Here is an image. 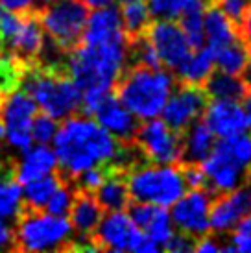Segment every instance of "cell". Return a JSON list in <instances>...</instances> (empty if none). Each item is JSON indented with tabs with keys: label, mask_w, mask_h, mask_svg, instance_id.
I'll return each mask as SVG.
<instances>
[{
	"label": "cell",
	"mask_w": 251,
	"mask_h": 253,
	"mask_svg": "<svg viewBox=\"0 0 251 253\" xmlns=\"http://www.w3.org/2000/svg\"><path fill=\"white\" fill-rule=\"evenodd\" d=\"M222 246L214 237H210L209 233L207 235H203L200 239H196V244H194V252L198 253H216V252H222Z\"/></svg>",
	"instance_id": "cell-37"
},
{
	"label": "cell",
	"mask_w": 251,
	"mask_h": 253,
	"mask_svg": "<svg viewBox=\"0 0 251 253\" xmlns=\"http://www.w3.org/2000/svg\"><path fill=\"white\" fill-rule=\"evenodd\" d=\"M120 4H124V2H135V0H119Z\"/></svg>",
	"instance_id": "cell-45"
},
{
	"label": "cell",
	"mask_w": 251,
	"mask_h": 253,
	"mask_svg": "<svg viewBox=\"0 0 251 253\" xmlns=\"http://www.w3.org/2000/svg\"><path fill=\"white\" fill-rule=\"evenodd\" d=\"M244 102V111H246V117H248V127L251 129V91L246 94V98L242 100Z\"/></svg>",
	"instance_id": "cell-41"
},
{
	"label": "cell",
	"mask_w": 251,
	"mask_h": 253,
	"mask_svg": "<svg viewBox=\"0 0 251 253\" xmlns=\"http://www.w3.org/2000/svg\"><path fill=\"white\" fill-rule=\"evenodd\" d=\"M214 146L229 155L233 161L251 170V137L246 133H237L231 137H220Z\"/></svg>",
	"instance_id": "cell-30"
},
{
	"label": "cell",
	"mask_w": 251,
	"mask_h": 253,
	"mask_svg": "<svg viewBox=\"0 0 251 253\" xmlns=\"http://www.w3.org/2000/svg\"><path fill=\"white\" fill-rule=\"evenodd\" d=\"M209 100L203 85H190L175 80V91L170 92L161 111L163 120L175 133H183L194 120L202 119Z\"/></svg>",
	"instance_id": "cell-8"
},
{
	"label": "cell",
	"mask_w": 251,
	"mask_h": 253,
	"mask_svg": "<svg viewBox=\"0 0 251 253\" xmlns=\"http://www.w3.org/2000/svg\"><path fill=\"white\" fill-rule=\"evenodd\" d=\"M194 244H196V239L194 237H190L187 233H172L168 240L163 244V248L170 253H187V252H194Z\"/></svg>",
	"instance_id": "cell-34"
},
{
	"label": "cell",
	"mask_w": 251,
	"mask_h": 253,
	"mask_svg": "<svg viewBox=\"0 0 251 253\" xmlns=\"http://www.w3.org/2000/svg\"><path fill=\"white\" fill-rule=\"evenodd\" d=\"M214 71V50L203 44L194 50L187 61L175 71V80L190 85H203Z\"/></svg>",
	"instance_id": "cell-25"
},
{
	"label": "cell",
	"mask_w": 251,
	"mask_h": 253,
	"mask_svg": "<svg viewBox=\"0 0 251 253\" xmlns=\"http://www.w3.org/2000/svg\"><path fill=\"white\" fill-rule=\"evenodd\" d=\"M196 0H148V7H150L152 17H155V19L175 21Z\"/></svg>",
	"instance_id": "cell-32"
},
{
	"label": "cell",
	"mask_w": 251,
	"mask_h": 253,
	"mask_svg": "<svg viewBox=\"0 0 251 253\" xmlns=\"http://www.w3.org/2000/svg\"><path fill=\"white\" fill-rule=\"evenodd\" d=\"M46 41V34L41 24L39 13L34 7L21 11V26L9 37L4 46L22 65L24 72L39 63Z\"/></svg>",
	"instance_id": "cell-11"
},
{
	"label": "cell",
	"mask_w": 251,
	"mask_h": 253,
	"mask_svg": "<svg viewBox=\"0 0 251 253\" xmlns=\"http://www.w3.org/2000/svg\"><path fill=\"white\" fill-rule=\"evenodd\" d=\"M92 117H96L98 124L120 142L133 141V135L140 124L137 117L126 106H122L120 100L113 92L100 104Z\"/></svg>",
	"instance_id": "cell-17"
},
{
	"label": "cell",
	"mask_w": 251,
	"mask_h": 253,
	"mask_svg": "<svg viewBox=\"0 0 251 253\" xmlns=\"http://www.w3.org/2000/svg\"><path fill=\"white\" fill-rule=\"evenodd\" d=\"M35 113H37V104L26 91L15 89L6 96L0 115L6 126V139L11 148L19 152H26L32 146L34 139H32L30 127H32Z\"/></svg>",
	"instance_id": "cell-9"
},
{
	"label": "cell",
	"mask_w": 251,
	"mask_h": 253,
	"mask_svg": "<svg viewBox=\"0 0 251 253\" xmlns=\"http://www.w3.org/2000/svg\"><path fill=\"white\" fill-rule=\"evenodd\" d=\"M2 13H4V7L0 6V17H2Z\"/></svg>",
	"instance_id": "cell-46"
},
{
	"label": "cell",
	"mask_w": 251,
	"mask_h": 253,
	"mask_svg": "<svg viewBox=\"0 0 251 253\" xmlns=\"http://www.w3.org/2000/svg\"><path fill=\"white\" fill-rule=\"evenodd\" d=\"M35 11L39 13L46 37L65 54L82 44L89 19V7L84 0H56Z\"/></svg>",
	"instance_id": "cell-6"
},
{
	"label": "cell",
	"mask_w": 251,
	"mask_h": 253,
	"mask_svg": "<svg viewBox=\"0 0 251 253\" xmlns=\"http://www.w3.org/2000/svg\"><path fill=\"white\" fill-rule=\"evenodd\" d=\"M122 17V30H124L126 41H133L137 37L146 34L148 26L152 24V13L144 0L124 2L120 7Z\"/></svg>",
	"instance_id": "cell-26"
},
{
	"label": "cell",
	"mask_w": 251,
	"mask_h": 253,
	"mask_svg": "<svg viewBox=\"0 0 251 253\" xmlns=\"http://www.w3.org/2000/svg\"><path fill=\"white\" fill-rule=\"evenodd\" d=\"M135 231L137 225L124 211H109L102 216L89 240L96 252H129Z\"/></svg>",
	"instance_id": "cell-15"
},
{
	"label": "cell",
	"mask_w": 251,
	"mask_h": 253,
	"mask_svg": "<svg viewBox=\"0 0 251 253\" xmlns=\"http://www.w3.org/2000/svg\"><path fill=\"white\" fill-rule=\"evenodd\" d=\"M120 36H124L120 11L113 6H105L89 13L82 42H100Z\"/></svg>",
	"instance_id": "cell-21"
},
{
	"label": "cell",
	"mask_w": 251,
	"mask_h": 253,
	"mask_svg": "<svg viewBox=\"0 0 251 253\" xmlns=\"http://www.w3.org/2000/svg\"><path fill=\"white\" fill-rule=\"evenodd\" d=\"M32 139L37 141L39 144H48L50 141H54V135L57 131V120L54 117H50L46 113H35L34 120H32Z\"/></svg>",
	"instance_id": "cell-33"
},
{
	"label": "cell",
	"mask_w": 251,
	"mask_h": 253,
	"mask_svg": "<svg viewBox=\"0 0 251 253\" xmlns=\"http://www.w3.org/2000/svg\"><path fill=\"white\" fill-rule=\"evenodd\" d=\"M203 11L205 4L202 0H196L192 6H188L181 15H179V26L183 28L185 36L192 50L202 48L205 44V32H203Z\"/></svg>",
	"instance_id": "cell-29"
},
{
	"label": "cell",
	"mask_w": 251,
	"mask_h": 253,
	"mask_svg": "<svg viewBox=\"0 0 251 253\" xmlns=\"http://www.w3.org/2000/svg\"><path fill=\"white\" fill-rule=\"evenodd\" d=\"M203 32H205V39H207V46L216 52L225 44L238 41L237 26L227 19V15L216 4H209L205 6L203 11Z\"/></svg>",
	"instance_id": "cell-23"
},
{
	"label": "cell",
	"mask_w": 251,
	"mask_h": 253,
	"mask_svg": "<svg viewBox=\"0 0 251 253\" xmlns=\"http://www.w3.org/2000/svg\"><path fill=\"white\" fill-rule=\"evenodd\" d=\"M202 119L218 137H231V135L244 133L248 129V117H246L244 107L233 100L210 98Z\"/></svg>",
	"instance_id": "cell-16"
},
{
	"label": "cell",
	"mask_w": 251,
	"mask_h": 253,
	"mask_svg": "<svg viewBox=\"0 0 251 253\" xmlns=\"http://www.w3.org/2000/svg\"><path fill=\"white\" fill-rule=\"evenodd\" d=\"M34 4V0H0V6L7 11H26Z\"/></svg>",
	"instance_id": "cell-38"
},
{
	"label": "cell",
	"mask_w": 251,
	"mask_h": 253,
	"mask_svg": "<svg viewBox=\"0 0 251 253\" xmlns=\"http://www.w3.org/2000/svg\"><path fill=\"white\" fill-rule=\"evenodd\" d=\"M203 89L209 94V98L214 100H233L242 102L246 94L251 91V87L246 84V80L238 74H227L222 71H212L207 82L203 84Z\"/></svg>",
	"instance_id": "cell-24"
},
{
	"label": "cell",
	"mask_w": 251,
	"mask_h": 253,
	"mask_svg": "<svg viewBox=\"0 0 251 253\" xmlns=\"http://www.w3.org/2000/svg\"><path fill=\"white\" fill-rule=\"evenodd\" d=\"M174 85L175 76L168 69L127 65L113 85V94L137 119L148 120L163 111Z\"/></svg>",
	"instance_id": "cell-2"
},
{
	"label": "cell",
	"mask_w": 251,
	"mask_h": 253,
	"mask_svg": "<svg viewBox=\"0 0 251 253\" xmlns=\"http://www.w3.org/2000/svg\"><path fill=\"white\" fill-rule=\"evenodd\" d=\"M74 190H76V185L70 179H63L61 185L57 187L52 196L48 198L46 202V209L44 211L50 212V214H56V216H67L69 214V207L72 204V196H74Z\"/></svg>",
	"instance_id": "cell-31"
},
{
	"label": "cell",
	"mask_w": 251,
	"mask_h": 253,
	"mask_svg": "<svg viewBox=\"0 0 251 253\" xmlns=\"http://www.w3.org/2000/svg\"><path fill=\"white\" fill-rule=\"evenodd\" d=\"M146 36L154 44L163 67L174 74L194 52L183 28L175 21L159 19L152 22L146 30Z\"/></svg>",
	"instance_id": "cell-10"
},
{
	"label": "cell",
	"mask_w": 251,
	"mask_h": 253,
	"mask_svg": "<svg viewBox=\"0 0 251 253\" xmlns=\"http://www.w3.org/2000/svg\"><path fill=\"white\" fill-rule=\"evenodd\" d=\"M126 181L133 202H146L161 207H170L187 189L177 165L146 163L131 170Z\"/></svg>",
	"instance_id": "cell-5"
},
{
	"label": "cell",
	"mask_w": 251,
	"mask_h": 253,
	"mask_svg": "<svg viewBox=\"0 0 251 253\" xmlns=\"http://www.w3.org/2000/svg\"><path fill=\"white\" fill-rule=\"evenodd\" d=\"M183 155L179 163H203L214 148V133L203 119L194 120L181 133Z\"/></svg>",
	"instance_id": "cell-20"
},
{
	"label": "cell",
	"mask_w": 251,
	"mask_h": 253,
	"mask_svg": "<svg viewBox=\"0 0 251 253\" xmlns=\"http://www.w3.org/2000/svg\"><path fill=\"white\" fill-rule=\"evenodd\" d=\"M251 61V54L248 52L240 39L231 44H225L214 52V67L227 74H242L248 63Z\"/></svg>",
	"instance_id": "cell-28"
},
{
	"label": "cell",
	"mask_w": 251,
	"mask_h": 253,
	"mask_svg": "<svg viewBox=\"0 0 251 253\" xmlns=\"http://www.w3.org/2000/svg\"><path fill=\"white\" fill-rule=\"evenodd\" d=\"M6 139V126H4V120H2V115H0V141Z\"/></svg>",
	"instance_id": "cell-43"
},
{
	"label": "cell",
	"mask_w": 251,
	"mask_h": 253,
	"mask_svg": "<svg viewBox=\"0 0 251 253\" xmlns=\"http://www.w3.org/2000/svg\"><path fill=\"white\" fill-rule=\"evenodd\" d=\"M34 2H35L34 9H42V7L50 6V4H52V2H56V0H34Z\"/></svg>",
	"instance_id": "cell-42"
},
{
	"label": "cell",
	"mask_w": 251,
	"mask_h": 253,
	"mask_svg": "<svg viewBox=\"0 0 251 253\" xmlns=\"http://www.w3.org/2000/svg\"><path fill=\"white\" fill-rule=\"evenodd\" d=\"M202 169L205 172L207 187L212 196L238 189L250 181L251 177L250 169H244L242 165L233 161L229 155L216 146L212 148L209 157L202 163Z\"/></svg>",
	"instance_id": "cell-14"
},
{
	"label": "cell",
	"mask_w": 251,
	"mask_h": 253,
	"mask_svg": "<svg viewBox=\"0 0 251 253\" xmlns=\"http://www.w3.org/2000/svg\"><path fill=\"white\" fill-rule=\"evenodd\" d=\"M89 9H98V7H105V6H111L113 0H84Z\"/></svg>",
	"instance_id": "cell-40"
},
{
	"label": "cell",
	"mask_w": 251,
	"mask_h": 253,
	"mask_svg": "<svg viewBox=\"0 0 251 253\" xmlns=\"http://www.w3.org/2000/svg\"><path fill=\"white\" fill-rule=\"evenodd\" d=\"M63 179L67 177L63 176L57 170V167L50 174L42 177H37L34 181L24 183V196H22V204L35 207V209H44V205L48 202V198L52 196V192L61 185Z\"/></svg>",
	"instance_id": "cell-27"
},
{
	"label": "cell",
	"mask_w": 251,
	"mask_h": 253,
	"mask_svg": "<svg viewBox=\"0 0 251 253\" xmlns=\"http://www.w3.org/2000/svg\"><path fill=\"white\" fill-rule=\"evenodd\" d=\"M72 225L65 216L22 204L11 227L9 252H72Z\"/></svg>",
	"instance_id": "cell-3"
},
{
	"label": "cell",
	"mask_w": 251,
	"mask_h": 253,
	"mask_svg": "<svg viewBox=\"0 0 251 253\" xmlns=\"http://www.w3.org/2000/svg\"><path fill=\"white\" fill-rule=\"evenodd\" d=\"M237 36L251 54V2H248L240 21L237 22Z\"/></svg>",
	"instance_id": "cell-36"
},
{
	"label": "cell",
	"mask_w": 251,
	"mask_h": 253,
	"mask_svg": "<svg viewBox=\"0 0 251 253\" xmlns=\"http://www.w3.org/2000/svg\"><path fill=\"white\" fill-rule=\"evenodd\" d=\"M133 141L140 146L150 163L157 165H177L183 155L181 133L167 126L165 120L148 119V122L139 124L133 135Z\"/></svg>",
	"instance_id": "cell-7"
},
{
	"label": "cell",
	"mask_w": 251,
	"mask_h": 253,
	"mask_svg": "<svg viewBox=\"0 0 251 253\" xmlns=\"http://www.w3.org/2000/svg\"><path fill=\"white\" fill-rule=\"evenodd\" d=\"M104 212V207L100 205L92 190L76 187L67 216L80 239H91V235L98 227Z\"/></svg>",
	"instance_id": "cell-18"
},
{
	"label": "cell",
	"mask_w": 251,
	"mask_h": 253,
	"mask_svg": "<svg viewBox=\"0 0 251 253\" xmlns=\"http://www.w3.org/2000/svg\"><path fill=\"white\" fill-rule=\"evenodd\" d=\"M22 154L24 155H22L21 161L15 159V177L21 185L34 181L37 177L46 176L57 167L56 152L50 150L46 144H39L35 148L30 146Z\"/></svg>",
	"instance_id": "cell-19"
},
{
	"label": "cell",
	"mask_w": 251,
	"mask_h": 253,
	"mask_svg": "<svg viewBox=\"0 0 251 253\" xmlns=\"http://www.w3.org/2000/svg\"><path fill=\"white\" fill-rule=\"evenodd\" d=\"M109 165H111V172L102 181V185L94 190V196L100 202V205L104 207V211H126L129 202H131L127 181H126L127 174L117 169L113 163H109Z\"/></svg>",
	"instance_id": "cell-22"
},
{
	"label": "cell",
	"mask_w": 251,
	"mask_h": 253,
	"mask_svg": "<svg viewBox=\"0 0 251 253\" xmlns=\"http://www.w3.org/2000/svg\"><path fill=\"white\" fill-rule=\"evenodd\" d=\"M21 85L35 104L56 120H63L80 111L82 89L67 69L35 65L24 72Z\"/></svg>",
	"instance_id": "cell-4"
},
{
	"label": "cell",
	"mask_w": 251,
	"mask_h": 253,
	"mask_svg": "<svg viewBox=\"0 0 251 253\" xmlns=\"http://www.w3.org/2000/svg\"><path fill=\"white\" fill-rule=\"evenodd\" d=\"M248 2H250V0H216L214 4H216L223 13L227 15V19L237 26V22L240 21V17L244 13Z\"/></svg>",
	"instance_id": "cell-35"
},
{
	"label": "cell",
	"mask_w": 251,
	"mask_h": 253,
	"mask_svg": "<svg viewBox=\"0 0 251 253\" xmlns=\"http://www.w3.org/2000/svg\"><path fill=\"white\" fill-rule=\"evenodd\" d=\"M250 179H251V177H250Z\"/></svg>",
	"instance_id": "cell-48"
},
{
	"label": "cell",
	"mask_w": 251,
	"mask_h": 253,
	"mask_svg": "<svg viewBox=\"0 0 251 253\" xmlns=\"http://www.w3.org/2000/svg\"><path fill=\"white\" fill-rule=\"evenodd\" d=\"M11 248V227H7L0 218V250Z\"/></svg>",
	"instance_id": "cell-39"
},
{
	"label": "cell",
	"mask_w": 251,
	"mask_h": 253,
	"mask_svg": "<svg viewBox=\"0 0 251 253\" xmlns=\"http://www.w3.org/2000/svg\"><path fill=\"white\" fill-rule=\"evenodd\" d=\"M212 194L205 189H190L188 194H183L175 200L172 207V222L179 231L187 233L194 239H200L210 231L209 211Z\"/></svg>",
	"instance_id": "cell-12"
},
{
	"label": "cell",
	"mask_w": 251,
	"mask_h": 253,
	"mask_svg": "<svg viewBox=\"0 0 251 253\" xmlns=\"http://www.w3.org/2000/svg\"><path fill=\"white\" fill-rule=\"evenodd\" d=\"M117 148L119 141L87 115L63 119L54 135V150L59 161L57 170L70 181L89 167L111 161Z\"/></svg>",
	"instance_id": "cell-1"
},
{
	"label": "cell",
	"mask_w": 251,
	"mask_h": 253,
	"mask_svg": "<svg viewBox=\"0 0 251 253\" xmlns=\"http://www.w3.org/2000/svg\"><path fill=\"white\" fill-rule=\"evenodd\" d=\"M248 214H251V179L238 189L212 196L209 211L210 229L227 233Z\"/></svg>",
	"instance_id": "cell-13"
},
{
	"label": "cell",
	"mask_w": 251,
	"mask_h": 253,
	"mask_svg": "<svg viewBox=\"0 0 251 253\" xmlns=\"http://www.w3.org/2000/svg\"><path fill=\"white\" fill-rule=\"evenodd\" d=\"M203 4H205V6H209V4H214V2H216V0H202Z\"/></svg>",
	"instance_id": "cell-44"
},
{
	"label": "cell",
	"mask_w": 251,
	"mask_h": 253,
	"mask_svg": "<svg viewBox=\"0 0 251 253\" xmlns=\"http://www.w3.org/2000/svg\"><path fill=\"white\" fill-rule=\"evenodd\" d=\"M0 161H2V159H0Z\"/></svg>",
	"instance_id": "cell-47"
}]
</instances>
